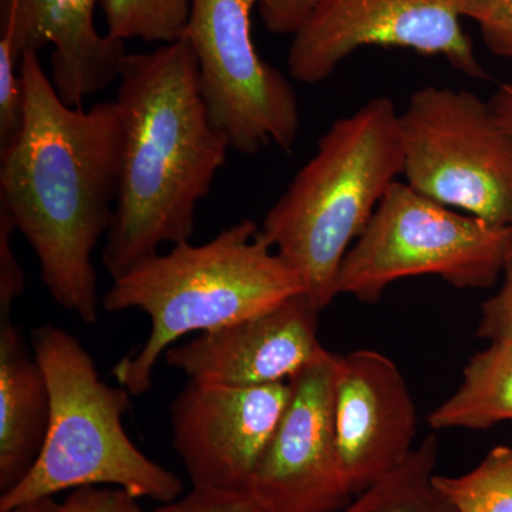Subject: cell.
<instances>
[{
    "mask_svg": "<svg viewBox=\"0 0 512 512\" xmlns=\"http://www.w3.org/2000/svg\"><path fill=\"white\" fill-rule=\"evenodd\" d=\"M25 123L0 154V208L28 241L53 301L86 325L99 320L93 252L113 224L120 183L116 101L67 106L39 53L25 52Z\"/></svg>",
    "mask_w": 512,
    "mask_h": 512,
    "instance_id": "obj_1",
    "label": "cell"
},
{
    "mask_svg": "<svg viewBox=\"0 0 512 512\" xmlns=\"http://www.w3.org/2000/svg\"><path fill=\"white\" fill-rule=\"evenodd\" d=\"M116 104L120 183L104 268L113 281L160 252L190 241L198 202L227 161V134L211 123L188 40L127 55Z\"/></svg>",
    "mask_w": 512,
    "mask_h": 512,
    "instance_id": "obj_2",
    "label": "cell"
},
{
    "mask_svg": "<svg viewBox=\"0 0 512 512\" xmlns=\"http://www.w3.org/2000/svg\"><path fill=\"white\" fill-rule=\"evenodd\" d=\"M303 292L302 279L254 221H239L202 245H173L116 279L104 295L106 311L144 312L151 323L144 345L114 366V379L131 396L146 394L158 360L185 335L252 318Z\"/></svg>",
    "mask_w": 512,
    "mask_h": 512,
    "instance_id": "obj_3",
    "label": "cell"
},
{
    "mask_svg": "<svg viewBox=\"0 0 512 512\" xmlns=\"http://www.w3.org/2000/svg\"><path fill=\"white\" fill-rule=\"evenodd\" d=\"M399 175V111L389 97H375L329 127L265 215L262 238L299 275L319 312L338 296L349 249Z\"/></svg>",
    "mask_w": 512,
    "mask_h": 512,
    "instance_id": "obj_4",
    "label": "cell"
},
{
    "mask_svg": "<svg viewBox=\"0 0 512 512\" xmlns=\"http://www.w3.org/2000/svg\"><path fill=\"white\" fill-rule=\"evenodd\" d=\"M32 349L49 386V429L28 476L0 495V511L99 485L121 488L138 500H177L183 481L141 453L124 429L130 392L104 383L90 353L62 328L33 330Z\"/></svg>",
    "mask_w": 512,
    "mask_h": 512,
    "instance_id": "obj_5",
    "label": "cell"
},
{
    "mask_svg": "<svg viewBox=\"0 0 512 512\" xmlns=\"http://www.w3.org/2000/svg\"><path fill=\"white\" fill-rule=\"evenodd\" d=\"M511 228L441 205L396 181L349 249L336 291L376 303L394 282L433 275L458 289L491 288L504 271Z\"/></svg>",
    "mask_w": 512,
    "mask_h": 512,
    "instance_id": "obj_6",
    "label": "cell"
},
{
    "mask_svg": "<svg viewBox=\"0 0 512 512\" xmlns=\"http://www.w3.org/2000/svg\"><path fill=\"white\" fill-rule=\"evenodd\" d=\"M406 184L424 197L512 227V134L490 103L450 87L416 90L399 113Z\"/></svg>",
    "mask_w": 512,
    "mask_h": 512,
    "instance_id": "obj_7",
    "label": "cell"
},
{
    "mask_svg": "<svg viewBox=\"0 0 512 512\" xmlns=\"http://www.w3.org/2000/svg\"><path fill=\"white\" fill-rule=\"evenodd\" d=\"M259 2L191 0L184 35L197 60L211 123L247 156L271 144L289 153L301 127L292 83L259 56L252 39V12Z\"/></svg>",
    "mask_w": 512,
    "mask_h": 512,
    "instance_id": "obj_8",
    "label": "cell"
},
{
    "mask_svg": "<svg viewBox=\"0 0 512 512\" xmlns=\"http://www.w3.org/2000/svg\"><path fill=\"white\" fill-rule=\"evenodd\" d=\"M461 18L463 0H320L293 35L288 72L295 82L322 83L356 50L380 46L441 56L471 79H487Z\"/></svg>",
    "mask_w": 512,
    "mask_h": 512,
    "instance_id": "obj_9",
    "label": "cell"
},
{
    "mask_svg": "<svg viewBox=\"0 0 512 512\" xmlns=\"http://www.w3.org/2000/svg\"><path fill=\"white\" fill-rule=\"evenodd\" d=\"M291 396V384L188 380L171 404L173 446L192 487L248 491Z\"/></svg>",
    "mask_w": 512,
    "mask_h": 512,
    "instance_id": "obj_10",
    "label": "cell"
},
{
    "mask_svg": "<svg viewBox=\"0 0 512 512\" xmlns=\"http://www.w3.org/2000/svg\"><path fill=\"white\" fill-rule=\"evenodd\" d=\"M336 353L291 382L284 416L249 490L272 512H339L352 501L332 417Z\"/></svg>",
    "mask_w": 512,
    "mask_h": 512,
    "instance_id": "obj_11",
    "label": "cell"
},
{
    "mask_svg": "<svg viewBox=\"0 0 512 512\" xmlns=\"http://www.w3.org/2000/svg\"><path fill=\"white\" fill-rule=\"evenodd\" d=\"M332 417L340 463L357 495L410 457L417 413L409 386L376 350L336 353Z\"/></svg>",
    "mask_w": 512,
    "mask_h": 512,
    "instance_id": "obj_12",
    "label": "cell"
},
{
    "mask_svg": "<svg viewBox=\"0 0 512 512\" xmlns=\"http://www.w3.org/2000/svg\"><path fill=\"white\" fill-rule=\"evenodd\" d=\"M319 311L305 295L224 328L200 333L165 352L190 379L227 386L291 382L329 350L319 342Z\"/></svg>",
    "mask_w": 512,
    "mask_h": 512,
    "instance_id": "obj_13",
    "label": "cell"
},
{
    "mask_svg": "<svg viewBox=\"0 0 512 512\" xmlns=\"http://www.w3.org/2000/svg\"><path fill=\"white\" fill-rule=\"evenodd\" d=\"M99 0H0V30H9L16 49L39 53L53 46L50 80L72 107L119 79L128 55L123 40L94 25Z\"/></svg>",
    "mask_w": 512,
    "mask_h": 512,
    "instance_id": "obj_14",
    "label": "cell"
},
{
    "mask_svg": "<svg viewBox=\"0 0 512 512\" xmlns=\"http://www.w3.org/2000/svg\"><path fill=\"white\" fill-rule=\"evenodd\" d=\"M50 421L45 373L12 320H0V493L35 466Z\"/></svg>",
    "mask_w": 512,
    "mask_h": 512,
    "instance_id": "obj_15",
    "label": "cell"
},
{
    "mask_svg": "<svg viewBox=\"0 0 512 512\" xmlns=\"http://www.w3.org/2000/svg\"><path fill=\"white\" fill-rule=\"evenodd\" d=\"M512 421V343H490L464 367L456 392L429 416L433 430H487Z\"/></svg>",
    "mask_w": 512,
    "mask_h": 512,
    "instance_id": "obj_16",
    "label": "cell"
},
{
    "mask_svg": "<svg viewBox=\"0 0 512 512\" xmlns=\"http://www.w3.org/2000/svg\"><path fill=\"white\" fill-rule=\"evenodd\" d=\"M437 454L439 441L430 434L402 466L357 494L339 512H457L434 483Z\"/></svg>",
    "mask_w": 512,
    "mask_h": 512,
    "instance_id": "obj_17",
    "label": "cell"
},
{
    "mask_svg": "<svg viewBox=\"0 0 512 512\" xmlns=\"http://www.w3.org/2000/svg\"><path fill=\"white\" fill-rule=\"evenodd\" d=\"M107 35L114 39L173 43L183 39L191 0H99Z\"/></svg>",
    "mask_w": 512,
    "mask_h": 512,
    "instance_id": "obj_18",
    "label": "cell"
},
{
    "mask_svg": "<svg viewBox=\"0 0 512 512\" xmlns=\"http://www.w3.org/2000/svg\"><path fill=\"white\" fill-rule=\"evenodd\" d=\"M457 512H512V448L494 447L463 476H434Z\"/></svg>",
    "mask_w": 512,
    "mask_h": 512,
    "instance_id": "obj_19",
    "label": "cell"
},
{
    "mask_svg": "<svg viewBox=\"0 0 512 512\" xmlns=\"http://www.w3.org/2000/svg\"><path fill=\"white\" fill-rule=\"evenodd\" d=\"M15 40L0 30V154L18 138L25 123L26 90Z\"/></svg>",
    "mask_w": 512,
    "mask_h": 512,
    "instance_id": "obj_20",
    "label": "cell"
},
{
    "mask_svg": "<svg viewBox=\"0 0 512 512\" xmlns=\"http://www.w3.org/2000/svg\"><path fill=\"white\" fill-rule=\"evenodd\" d=\"M463 16L477 23L494 55L512 60V0H463Z\"/></svg>",
    "mask_w": 512,
    "mask_h": 512,
    "instance_id": "obj_21",
    "label": "cell"
},
{
    "mask_svg": "<svg viewBox=\"0 0 512 512\" xmlns=\"http://www.w3.org/2000/svg\"><path fill=\"white\" fill-rule=\"evenodd\" d=\"M153 512H272L251 491L192 487L184 497L161 504Z\"/></svg>",
    "mask_w": 512,
    "mask_h": 512,
    "instance_id": "obj_22",
    "label": "cell"
},
{
    "mask_svg": "<svg viewBox=\"0 0 512 512\" xmlns=\"http://www.w3.org/2000/svg\"><path fill=\"white\" fill-rule=\"evenodd\" d=\"M15 224L6 210L0 208V320L10 319L13 303L25 291V274L13 252Z\"/></svg>",
    "mask_w": 512,
    "mask_h": 512,
    "instance_id": "obj_23",
    "label": "cell"
},
{
    "mask_svg": "<svg viewBox=\"0 0 512 512\" xmlns=\"http://www.w3.org/2000/svg\"><path fill=\"white\" fill-rule=\"evenodd\" d=\"M504 281L500 291L481 306L477 338L490 343H512V256L504 266Z\"/></svg>",
    "mask_w": 512,
    "mask_h": 512,
    "instance_id": "obj_24",
    "label": "cell"
},
{
    "mask_svg": "<svg viewBox=\"0 0 512 512\" xmlns=\"http://www.w3.org/2000/svg\"><path fill=\"white\" fill-rule=\"evenodd\" d=\"M60 512H144L138 498L116 487H82L73 490Z\"/></svg>",
    "mask_w": 512,
    "mask_h": 512,
    "instance_id": "obj_25",
    "label": "cell"
},
{
    "mask_svg": "<svg viewBox=\"0 0 512 512\" xmlns=\"http://www.w3.org/2000/svg\"><path fill=\"white\" fill-rule=\"evenodd\" d=\"M320 0H261L259 13L268 32L295 35L305 25Z\"/></svg>",
    "mask_w": 512,
    "mask_h": 512,
    "instance_id": "obj_26",
    "label": "cell"
},
{
    "mask_svg": "<svg viewBox=\"0 0 512 512\" xmlns=\"http://www.w3.org/2000/svg\"><path fill=\"white\" fill-rule=\"evenodd\" d=\"M490 104L491 107H493L495 116L498 117L501 124L512 134V82L501 84L497 92L494 93ZM510 256H512V227L508 258H510Z\"/></svg>",
    "mask_w": 512,
    "mask_h": 512,
    "instance_id": "obj_27",
    "label": "cell"
},
{
    "mask_svg": "<svg viewBox=\"0 0 512 512\" xmlns=\"http://www.w3.org/2000/svg\"><path fill=\"white\" fill-rule=\"evenodd\" d=\"M60 508L62 503H57L55 498L43 497L0 512H60Z\"/></svg>",
    "mask_w": 512,
    "mask_h": 512,
    "instance_id": "obj_28",
    "label": "cell"
}]
</instances>
